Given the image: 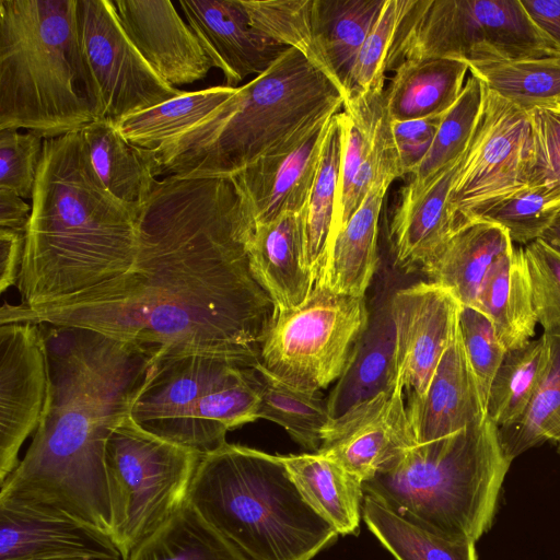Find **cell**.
I'll return each mask as SVG.
<instances>
[{"instance_id":"obj_1","label":"cell","mask_w":560,"mask_h":560,"mask_svg":"<svg viewBox=\"0 0 560 560\" xmlns=\"http://www.w3.org/2000/svg\"><path fill=\"white\" fill-rule=\"evenodd\" d=\"M137 225V258L127 272L45 305L4 303L0 325L89 329L159 359L260 362L273 304L250 271L255 224L232 179H158Z\"/></svg>"},{"instance_id":"obj_2","label":"cell","mask_w":560,"mask_h":560,"mask_svg":"<svg viewBox=\"0 0 560 560\" xmlns=\"http://www.w3.org/2000/svg\"><path fill=\"white\" fill-rule=\"evenodd\" d=\"M38 325L46 400L25 456L0 483V498L68 515L112 538L106 441L130 413L158 357L93 330Z\"/></svg>"},{"instance_id":"obj_3","label":"cell","mask_w":560,"mask_h":560,"mask_svg":"<svg viewBox=\"0 0 560 560\" xmlns=\"http://www.w3.org/2000/svg\"><path fill=\"white\" fill-rule=\"evenodd\" d=\"M16 287L36 307L127 272L138 253V211L97 179L80 131L45 139Z\"/></svg>"},{"instance_id":"obj_4","label":"cell","mask_w":560,"mask_h":560,"mask_svg":"<svg viewBox=\"0 0 560 560\" xmlns=\"http://www.w3.org/2000/svg\"><path fill=\"white\" fill-rule=\"evenodd\" d=\"M336 84L289 48L207 118L155 151L154 176L231 178L343 108Z\"/></svg>"},{"instance_id":"obj_5","label":"cell","mask_w":560,"mask_h":560,"mask_svg":"<svg viewBox=\"0 0 560 560\" xmlns=\"http://www.w3.org/2000/svg\"><path fill=\"white\" fill-rule=\"evenodd\" d=\"M187 501L243 560H311L338 537L280 455L225 443L201 457Z\"/></svg>"},{"instance_id":"obj_6","label":"cell","mask_w":560,"mask_h":560,"mask_svg":"<svg viewBox=\"0 0 560 560\" xmlns=\"http://www.w3.org/2000/svg\"><path fill=\"white\" fill-rule=\"evenodd\" d=\"M94 120L77 0H0V130L45 140Z\"/></svg>"},{"instance_id":"obj_7","label":"cell","mask_w":560,"mask_h":560,"mask_svg":"<svg viewBox=\"0 0 560 560\" xmlns=\"http://www.w3.org/2000/svg\"><path fill=\"white\" fill-rule=\"evenodd\" d=\"M510 465L486 417L408 448L363 481V492L435 535L476 544L492 525Z\"/></svg>"},{"instance_id":"obj_8","label":"cell","mask_w":560,"mask_h":560,"mask_svg":"<svg viewBox=\"0 0 560 560\" xmlns=\"http://www.w3.org/2000/svg\"><path fill=\"white\" fill-rule=\"evenodd\" d=\"M201 457L147 431L130 413L110 429L104 464L112 539L122 560L184 506Z\"/></svg>"},{"instance_id":"obj_9","label":"cell","mask_w":560,"mask_h":560,"mask_svg":"<svg viewBox=\"0 0 560 560\" xmlns=\"http://www.w3.org/2000/svg\"><path fill=\"white\" fill-rule=\"evenodd\" d=\"M560 51L520 0H409L387 61L451 58L469 62L544 58Z\"/></svg>"},{"instance_id":"obj_10","label":"cell","mask_w":560,"mask_h":560,"mask_svg":"<svg viewBox=\"0 0 560 560\" xmlns=\"http://www.w3.org/2000/svg\"><path fill=\"white\" fill-rule=\"evenodd\" d=\"M369 320L365 296L314 285L301 305L273 313L260 362L281 380L319 392L342 375Z\"/></svg>"},{"instance_id":"obj_11","label":"cell","mask_w":560,"mask_h":560,"mask_svg":"<svg viewBox=\"0 0 560 560\" xmlns=\"http://www.w3.org/2000/svg\"><path fill=\"white\" fill-rule=\"evenodd\" d=\"M77 25L94 119L116 122L183 92L144 60L125 32L114 1L77 0Z\"/></svg>"},{"instance_id":"obj_12","label":"cell","mask_w":560,"mask_h":560,"mask_svg":"<svg viewBox=\"0 0 560 560\" xmlns=\"http://www.w3.org/2000/svg\"><path fill=\"white\" fill-rule=\"evenodd\" d=\"M530 151L529 112L486 88L479 124L450 195L460 223L475 209L528 186Z\"/></svg>"},{"instance_id":"obj_13","label":"cell","mask_w":560,"mask_h":560,"mask_svg":"<svg viewBox=\"0 0 560 560\" xmlns=\"http://www.w3.org/2000/svg\"><path fill=\"white\" fill-rule=\"evenodd\" d=\"M47 387V355L39 325H0V483L18 467L21 446L38 427Z\"/></svg>"},{"instance_id":"obj_14","label":"cell","mask_w":560,"mask_h":560,"mask_svg":"<svg viewBox=\"0 0 560 560\" xmlns=\"http://www.w3.org/2000/svg\"><path fill=\"white\" fill-rule=\"evenodd\" d=\"M396 385L422 396L458 326L460 304L444 288L420 281L392 294Z\"/></svg>"},{"instance_id":"obj_15","label":"cell","mask_w":560,"mask_h":560,"mask_svg":"<svg viewBox=\"0 0 560 560\" xmlns=\"http://www.w3.org/2000/svg\"><path fill=\"white\" fill-rule=\"evenodd\" d=\"M415 445L404 388L396 385L332 419L317 453L363 482Z\"/></svg>"},{"instance_id":"obj_16","label":"cell","mask_w":560,"mask_h":560,"mask_svg":"<svg viewBox=\"0 0 560 560\" xmlns=\"http://www.w3.org/2000/svg\"><path fill=\"white\" fill-rule=\"evenodd\" d=\"M119 560L104 533L68 515L0 498V560Z\"/></svg>"},{"instance_id":"obj_17","label":"cell","mask_w":560,"mask_h":560,"mask_svg":"<svg viewBox=\"0 0 560 560\" xmlns=\"http://www.w3.org/2000/svg\"><path fill=\"white\" fill-rule=\"evenodd\" d=\"M178 5L225 86L238 88L248 75L264 73L289 49L250 24L240 0H180Z\"/></svg>"},{"instance_id":"obj_18","label":"cell","mask_w":560,"mask_h":560,"mask_svg":"<svg viewBox=\"0 0 560 560\" xmlns=\"http://www.w3.org/2000/svg\"><path fill=\"white\" fill-rule=\"evenodd\" d=\"M332 117L231 177L255 226L275 221L284 213L301 212Z\"/></svg>"},{"instance_id":"obj_19","label":"cell","mask_w":560,"mask_h":560,"mask_svg":"<svg viewBox=\"0 0 560 560\" xmlns=\"http://www.w3.org/2000/svg\"><path fill=\"white\" fill-rule=\"evenodd\" d=\"M235 364L207 355L158 358L130 416L147 431L184 446L197 402Z\"/></svg>"},{"instance_id":"obj_20","label":"cell","mask_w":560,"mask_h":560,"mask_svg":"<svg viewBox=\"0 0 560 560\" xmlns=\"http://www.w3.org/2000/svg\"><path fill=\"white\" fill-rule=\"evenodd\" d=\"M130 40L153 71L177 88L203 80L213 63L168 0H116Z\"/></svg>"},{"instance_id":"obj_21","label":"cell","mask_w":560,"mask_h":560,"mask_svg":"<svg viewBox=\"0 0 560 560\" xmlns=\"http://www.w3.org/2000/svg\"><path fill=\"white\" fill-rule=\"evenodd\" d=\"M417 444L435 441L486 419V407L468 362L459 325L422 396L408 395Z\"/></svg>"},{"instance_id":"obj_22","label":"cell","mask_w":560,"mask_h":560,"mask_svg":"<svg viewBox=\"0 0 560 560\" xmlns=\"http://www.w3.org/2000/svg\"><path fill=\"white\" fill-rule=\"evenodd\" d=\"M466 152L421 191L400 190L388 230L394 266L399 270L421 271L463 224L450 207V195Z\"/></svg>"},{"instance_id":"obj_23","label":"cell","mask_w":560,"mask_h":560,"mask_svg":"<svg viewBox=\"0 0 560 560\" xmlns=\"http://www.w3.org/2000/svg\"><path fill=\"white\" fill-rule=\"evenodd\" d=\"M383 290L370 310L369 325L327 402L332 419L396 387V334L392 294Z\"/></svg>"},{"instance_id":"obj_24","label":"cell","mask_w":560,"mask_h":560,"mask_svg":"<svg viewBox=\"0 0 560 560\" xmlns=\"http://www.w3.org/2000/svg\"><path fill=\"white\" fill-rule=\"evenodd\" d=\"M247 252L253 277L270 298L273 313L308 298L315 284L303 261L298 213L256 225Z\"/></svg>"},{"instance_id":"obj_25","label":"cell","mask_w":560,"mask_h":560,"mask_svg":"<svg viewBox=\"0 0 560 560\" xmlns=\"http://www.w3.org/2000/svg\"><path fill=\"white\" fill-rule=\"evenodd\" d=\"M508 232L494 223L464 222L421 271L446 289L460 306H477L481 284L499 257L513 248Z\"/></svg>"},{"instance_id":"obj_26","label":"cell","mask_w":560,"mask_h":560,"mask_svg":"<svg viewBox=\"0 0 560 560\" xmlns=\"http://www.w3.org/2000/svg\"><path fill=\"white\" fill-rule=\"evenodd\" d=\"M342 140L338 113L328 124L308 197L298 213L303 261L315 285L325 281L334 245Z\"/></svg>"},{"instance_id":"obj_27","label":"cell","mask_w":560,"mask_h":560,"mask_svg":"<svg viewBox=\"0 0 560 560\" xmlns=\"http://www.w3.org/2000/svg\"><path fill=\"white\" fill-rule=\"evenodd\" d=\"M260 380L255 366L235 364L199 399L184 446L200 455L226 443L228 431L259 419Z\"/></svg>"},{"instance_id":"obj_28","label":"cell","mask_w":560,"mask_h":560,"mask_svg":"<svg viewBox=\"0 0 560 560\" xmlns=\"http://www.w3.org/2000/svg\"><path fill=\"white\" fill-rule=\"evenodd\" d=\"M476 308L491 320L506 351L532 340L538 322L524 247L513 246L492 265Z\"/></svg>"},{"instance_id":"obj_29","label":"cell","mask_w":560,"mask_h":560,"mask_svg":"<svg viewBox=\"0 0 560 560\" xmlns=\"http://www.w3.org/2000/svg\"><path fill=\"white\" fill-rule=\"evenodd\" d=\"M468 71L465 61L451 58L401 62L385 90L392 121L442 116L460 95Z\"/></svg>"},{"instance_id":"obj_30","label":"cell","mask_w":560,"mask_h":560,"mask_svg":"<svg viewBox=\"0 0 560 560\" xmlns=\"http://www.w3.org/2000/svg\"><path fill=\"white\" fill-rule=\"evenodd\" d=\"M306 503L339 535L357 534L363 482L334 459L315 453L280 455Z\"/></svg>"},{"instance_id":"obj_31","label":"cell","mask_w":560,"mask_h":560,"mask_svg":"<svg viewBox=\"0 0 560 560\" xmlns=\"http://www.w3.org/2000/svg\"><path fill=\"white\" fill-rule=\"evenodd\" d=\"M80 132L102 186L124 206L138 211L158 182L145 151L128 142L110 119H95Z\"/></svg>"},{"instance_id":"obj_32","label":"cell","mask_w":560,"mask_h":560,"mask_svg":"<svg viewBox=\"0 0 560 560\" xmlns=\"http://www.w3.org/2000/svg\"><path fill=\"white\" fill-rule=\"evenodd\" d=\"M389 187L371 188L334 241L323 284L341 294L365 296L378 267V223Z\"/></svg>"},{"instance_id":"obj_33","label":"cell","mask_w":560,"mask_h":560,"mask_svg":"<svg viewBox=\"0 0 560 560\" xmlns=\"http://www.w3.org/2000/svg\"><path fill=\"white\" fill-rule=\"evenodd\" d=\"M385 0H314L320 70L347 97L354 60Z\"/></svg>"},{"instance_id":"obj_34","label":"cell","mask_w":560,"mask_h":560,"mask_svg":"<svg viewBox=\"0 0 560 560\" xmlns=\"http://www.w3.org/2000/svg\"><path fill=\"white\" fill-rule=\"evenodd\" d=\"M236 91L217 85L186 92L115 122L132 145L155 151L207 118Z\"/></svg>"},{"instance_id":"obj_35","label":"cell","mask_w":560,"mask_h":560,"mask_svg":"<svg viewBox=\"0 0 560 560\" xmlns=\"http://www.w3.org/2000/svg\"><path fill=\"white\" fill-rule=\"evenodd\" d=\"M255 368L260 380L259 419L277 423L300 446L311 453L317 452L324 431L332 420L327 399L319 392L281 380L261 362Z\"/></svg>"},{"instance_id":"obj_36","label":"cell","mask_w":560,"mask_h":560,"mask_svg":"<svg viewBox=\"0 0 560 560\" xmlns=\"http://www.w3.org/2000/svg\"><path fill=\"white\" fill-rule=\"evenodd\" d=\"M467 65L488 90L526 112L560 104V56Z\"/></svg>"},{"instance_id":"obj_37","label":"cell","mask_w":560,"mask_h":560,"mask_svg":"<svg viewBox=\"0 0 560 560\" xmlns=\"http://www.w3.org/2000/svg\"><path fill=\"white\" fill-rule=\"evenodd\" d=\"M549 361L525 412L516 421L498 428L499 441L509 462L546 441L560 438V326L544 331Z\"/></svg>"},{"instance_id":"obj_38","label":"cell","mask_w":560,"mask_h":560,"mask_svg":"<svg viewBox=\"0 0 560 560\" xmlns=\"http://www.w3.org/2000/svg\"><path fill=\"white\" fill-rule=\"evenodd\" d=\"M485 94L483 83L470 74L457 101L441 116L429 152L410 174L408 185L401 188L402 191H421L467 151L482 114Z\"/></svg>"},{"instance_id":"obj_39","label":"cell","mask_w":560,"mask_h":560,"mask_svg":"<svg viewBox=\"0 0 560 560\" xmlns=\"http://www.w3.org/2000/svg\"><path fill=\"white\" fill-rule=\"evenodd\" d=\"M549 361V350L541 336L508 350L491 382L486 416L498 428L505 427L529 406Z\"/></svg>"},{"instance_id":"obj_40","label":"cell","mask_w":560,"mask_h":560,"mask_svg":"<svg viewBox=\"0 0 560 560\" xmlns=\"http://www.w3.org/2000/svg\"><path fill=\"white\" fill-rule=\"evenodd\" d=\"M362 518L396 560H477L474 542L445 539L365 494Z\"/></svg>"},{"instance_id":"obj_41","label":"cell","mask_w":560,"mask_h":560,"mask_svg":"<svg viewBox=\"0 0 560 560\" xmlns=\"http://www.w3.org/2000/svg\"><path fill=\"white\" fill-rule=\"evenodd\" d=\"M129 560H243L187 501Z\"/></svg>"},{"instance_id":"obj_42","label":"cell","mask_w":560,"mask_h":560,"mask_svg":"<svg viewBox=\"0 0 560 560\" xmlns=\"http://www.w3.org/2000/svg\"><path fill=\"white\" fill-rule=\"evenodd\" d=\"M560 213V202L545 188L528 185L475 209L465 220H479L503 228L512 243L525 246L539 240Z\"/></svg>"},{"instance_id":"obj_43","label":"cell","mask_w":560,"mask_h":560,"mask_svg":"<svg viewBox=\"0 0 560 560\" xmlns=\"http://www.w3.org/2000/svg\"><path fill=\"white\" fill-rule=\"evenodd\" d=\"M240 3L256 30L299 50L320 70L314 0H240Z\"/></svg>"},{"instance_id":"obj_44","label":"cell","mask_w":560,"mask_h":560,"mask_svg":"<svg viewBox=\"0 0 560 560\" xmlns=\"http://www.w3.org/2000/svg\"><path fill=\"white\" fill-rule=\"evenodd\" d=\"M408 3L409 0H385L354 60L347 82L346 100L352 94L385 90L389 51Z\"/></svg>"},{"instance_id":"obj_45","label":"cell","mask_w":560,"mask_h":560,"mask_svg":"<svg viewBox=\"0 0 560 560\" xmlns=\"http://www.w3.org/2000/svg\"><path fill=\"white\" fill-rule=\"evenodd\" d=\"M458 325L464 349L486 407L491 382L506 350L491 320L481 311L460 306Z\"/></svg>"},{"instance_id":"obj_46","label":"cell","mask_w":560,"mask_h":560,"mask_svg":"<svg viewBox=\"0 0 560 560\" xmlns=\"http://www.w3.org/2000/svg\"><path fill=\"white\" fill-rule=\"evenodd\" d=\"M530 114L532 151L528 185L540 186L560 202V104Z\"/></svg>"},{"instance_id":"obj_47","label":"cell","mask_w":560,"mask_h":560,"mask_svg":"<svg viewBox=\"0 0 560 560\" xmlns=\"http://www.w3.org/2000/svg\"><path fill=\"white\" fill-rule=\"evenodd\" d=\"M44 139L14 129L0 130V188L32 199Z\"/></svg>"},{"instance_id":"obj_48","label":"cell","mask_w":560,"mask_h":560,"mask_svg":"<svg viewBox=\"0 0 560 560\" xmlns=\"http://www.w3.org/2000/svg\"><path fill=\"white\" fill-rule=\"evenodd\" d=\"M530 278L533 304L544 331L560 326V252L542 240L524 247Z\"/></svg>"},{"instance_id":"obj_49","label":"cell","mask_w":560,"mask_h":560,"mask_svg":"<svg viewBox=\"0 0 560 560\" xmlns=\"http://www.w3.org/2000/svg\"><path fill=\"white\" fill-rule=\"evenodd\" d=\"M441 116L392 121L395 144L404 175H410L429 152Z\"/></svg>"},{"instance_id":"obj_50","label":"cell","mask_w":560,"mask_h":560,"mask_svg":"<svg viewBox=\"0 0 560 560\" xmlns=\"http://www.w3.org/2000/svg\"><path fill=\"white\" fill-rule=\"evenodd\" d=\"M25 234L0 228V292L16 285L22 265Z\"/></svg>"},{"instance_id":"obj_51","label":"cell","mask_w":560,"mask_h":560,"mask_svg":"<svg viewBox=\"0 0 560 560\" xmlns=\"http://www.w3.org/2000/svg\"><path fill=\"white\" fill-rule=\"evenodd\" d=\"M534 25L560 51V0H520Z\"/></svg>"},{"instance_id":"obj_52","label":"cell","mask_w":560,"mask_h":560,"mask_svg":"<svg viewBox=\"0 0 560 560\" xmlns=\"http://www.w3.org/2000/svg\"><path fill=\"white\" fill-rule=\"evenodd\" d=\"M32 214V206L27 205L15 192L0 188V228L26 233Z\"/></svg>"},{"instance_id":"obj_53","label":"cell","mask_w":560,"mask_h":560,"mask_svg":"<svg viewBox=\"0 0 560 560\" xmlns=\"http://www.w3.org/2000/svg\"><path fill=\"white\" fill-rule=\"evenodd\" d=\"M539 240H542L549 246L560 252V213Z\"/></svg>"},{"instance_id":"obj_54","label":"cell","mask_w":560,"mask_h":560,"mask_svg":"<svg viewBox=\"0 0 560 560\" xmlns=\"http://www.w3.org/2000/svg\"><path fill=\"white\" fill-rule=\"evenodd\" d=\"M557 445L558 452L560 453V438L555 442Z\"/></svg>"},{"instance_id":"obj_55","label":"cell","mask_w":560,"mask_h":560,"mask_svg":"<svg viewBox=\"0 0 560 560\" xmlns=\"http://www.w3.org/2000/svg\"><path fill=\"white\" fill-rule=\"evenodd\" d=\"M69 560H85V559H69Z\"/></svg>"}]
</instances>
